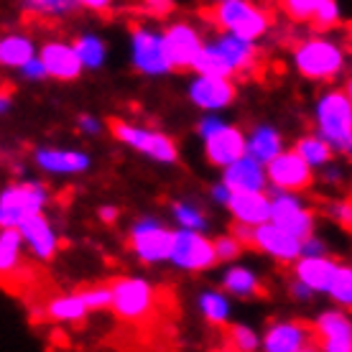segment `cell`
Returning <instances> with one entry per match:
<instances>
[{"label": "cell", "mask_w": 352, "mask_h": 352, "mask_svg": "<svg viewBox=\"0 0 352 352\" xmlns=\"http://www.w3.org/2000/svg\"><path fill=\"white\" fill-rule=\"evenodd\" d=\"M204 18L220 34H235L248 41H258L263 38L273 28L276 18L265 6L256 0H222V3H212V8L204 13Z\"/></svg>", "instance_id": "1"}, {"label": "cell", "mask_w": 352, "mask_h": 352, "mask_svg": "<svg viewBox=\"0 0 352 352\" xmlns=\"http://www.w3.org/2000/svg\"><path fill=\"white\" fill-rule=\"evenodd\" d=\"M291 64L309 82H329L344 69V49L327 36H307L291 49Z\"/></svg>", "instance_id": "2"}, {"label": "cell", "mask_w": 352, "mask_h": 352, "mask_svg": "<svg viewBox=\"0 0 352 352\" xmlns=\"http://www.w3.org/2000/svg\"><path fill=\"white\" fill-rule=\"evenodd\" d=\"M314 131L335 151H347L352 141V100L347 89H327L314 102Z\"/></svg>", "instance_id": "3"}, {"label": "cell", "mask_w": 352, "mask_h": 352, "mask_svg": "<svg viewBox=\"0 0 352 352\" xmlns=\"http://www.w3.org/2000/svg\"><path fill=\"white\" fill-rule=\"evenodd\" d=\"M52 192L41 182H13L0 192V225L18 228L23 220L49 207Z\"/></svg>", "instance_id": "4"}, {"label": "cell", "mask_w": 352, "mask_h": 352, "mask_svg": "<svg viewBox=\"0 0 352 352\" xmlns=\"http://www.w3.org/2000/svg\"><path fill=\"white\" fill-rule=\"evenodd\" d=\"M110 133L123 146L138 151L156 164L171 166L179 161V146L168 138L166 133L156 131V128H146V125L128 123V120H110Z\"/></svg>", "instance_id": "5"}, {"label": "cell", "mask_w": 352, "mask_h": 352, "mask_svg": "<svg viewBox=\"0 0 352 352\" xmlns=\"http://www.w3.org/2000/svg\"><path fill=\"white\" fill-rule=\"evenodd\" d=\"M238 235L243 238L248 248H253L258 253L268 256L276 263L294 265L301 258V243L304 240L291 235L289 230H283L281 225H276L273 220L256 225V228H243L238 225Z\"/></svg>", "instance_id": "6"}, {"label": "cell", "mask_w": 352, "mask_h": 352, "mask_svg": "<svg viewBox=\"0 0 352 352\" xmlns=\"http://www.w3.org/2000/svg\"><path fill=\"white\" fill-rule=\"evenodd\" d=\"M159 304V291L153 289V283L138 276H123L113 281V304L110 309L115 317L123 322H143L146 317L153 314V309Z\"/></svg>", "instance_id": "7"}, {"label": "cell", "mask_w": 352, "mask_h": 352, "mask_svg": "<svg viewBox=\"0 0 352 352\" xmlns=\"http://www.w3.org/2000/svg\"><path fill=\"white\" fill-rule=\"evenodd\" d=\"M174 235H176V230H168L166 225L159 222L156 217H141V220L133 222L131 230H128L133 256L146 265H156V263L171 261Z\"/></svg>", "instance_id": "8"}, {"label": "cell", "mask_w": 352, "mask_h": 352, "mask_svg": "<svg viewBox=\"0 0 352 352\" xmlns=\"http://www.w3.org/2000/svg\"><path fill=\"white\" fill-rule=\"evenodd\" d=\"M171 265L186 273L210 271L214 263H220L214 240H210L202 230L179 228L174 235V250H171Z\"/></svg>", "instance_id": "9"}, {"label": "cell", "mask_w": 352, "mask_h": 352, "mask_svg": "<svg viewBox=\"0 0 352 352\" xmlns=\"http://www.w3.org/2000/svg\"><path fill=\"white\" fill-rule=\"evenodd\" d=\"M131 64L143 77H164L171 69V62L164 49V34L151 26H135L131 31Z\"/></svg>", "instance_id": "10"}, {"label": "cell", "mask_w": 352, "mask_h": 352, "mask_svg": "<svg viewBox=\"0 0 352 352\" xmlns=\"http://www.w3.org/2000/svg\"><path fill=\"white\" fill-rule=\"evenodd\" d=\"M271 202H273V214L271 220L276 225H281L283 230H289L296 238H309L314 235V210L301 199L296 192H281L271 186Z\"/></svg>", "instance_id": "11"}, {"label": "cell", "mask_w": 352, "mask_h": 352, "mask_svg": "<svg viewBox=\"0 0 352 352\" xmlns=\"http://www.w3.org/2000/svg\"><path fill=\"white\" fill-rule=\"evenodd\" d=\"M268 168V184L281 192H307L314 184V166L301 159L296 151H281L273 161L265 164Z\"/></svg>", "instance_id": "12"}, {"label": "cell", "mask_w": 352, "mask_h": 352, "mask_svg": "<svg viewBox=\"0 0 352 352\" xmlns=\"http://www.w3.org/2000/svg\"><path fill=\"white\" fill-rule=\"evenodd\" d=\"M161 34H164V49H166V56L168 62H171V69H194V62H197L199 52L204 49L202 34L192 23H186V21L168 23Z\"/></svg>", "instance_id": "13"}, {"label": "cell", "mask_w": 352, "mask_h": 352, "mask_svg": "<svg viewBox=\"0 0 352 352\" xmlns=\"http://www.w3.org/2000/svg\"><path fill=\"white\" fill-rule=\"evenodd\" d=\"M186 92H189L192 105H197L204 113L228 110L238 97V87L232 85V77H214V74H197V72Z\"/></svg>", "instance_id": "14"}, {"label": "cell", "mask_w": 352, "mask_h": 352, "mask_svg": "<svg viewBox=\"0 0 352 352\" xmlns=\"http://www.w3.org/2000/svg\"><path fill=\"white\" fill-rule=\"evenodd\" d=\"M263 350L268 352H309L317 350L314 327L304 322H273L263 332Z\"/></svg>", "instance_id": "15"}, {"label": "cell", "mask_w": 352, "mask_h": 352, "mask_svg": "<svg viewBox=\"0 0 352 352\" xmlns=\"http://www.w3.org/2000/svg\"><path fill=\"white\" fill-rule=\"evenodd\" d=\"M204 143V156L212 166L225 168L232 161H238L240 156L248 153V135L240 131L238 125L222 123L220 128H214L210 135L202 138Z\"/></svg>", "instance_id": "16"}, {"label": "cell", "mask_w": 352, "mask_h": 352, "mask_svg": "<svg viewBox=\"0 0 352 352\" xmlns=\"http://www.w3.org/2000/svg\"><path fill=\"white\" fill-rule=\"evenodd\" d=\"M314 335H317V350L324 352H352V319L347 311L340 309H327L314 322Z\"/></svg>", "instance_id": "17"}, {"label": "cell", "mask_w": 352, "mask_h": 352, "mask_svg": "<svg viewBox=\"0 0 352 352\" xmlns=\"http://www.w3.org/2000/svg\"><path fill=\"white\" fill-rule=\"evenodd\" d=\"M38 56L44 59L46 72H49V77H52V80L74 82V80H80L82 72H85V64H82L80 54H77L74 44L62 41V38L44 41L41 49H38Z\"/></svg>", "instance_id": "18"}, {"label": "cell", "mask_w": 352, "mask_h": 352, "mask_svg": "<svg viewBox=\"0 0 352 352\" xmlns=\"http://www.w3.org/2000/svg\"><path fill=\"white\" fill-rule=\"evenodd\" d=\"M34 164L49 176H77L89 168V156L80 148L41 146L34 151Z\"/></svg>", "instance_id": "19"}, {"label": "cell", "mask_w": 352, "mask_h": 352, "mask_svg": "<svg viewBox=\"0 0 352 352\" xmlns=\"http://www.w3.org/2000/svg\"><path fill=\"white\" fill-rule=\"evenodd\" d=\"M21 235L26 240V250L36 261H54L56 253H59V235L54 230L52 220L46 217L44 212L41 214H34L18 225Z\"/></svg>", "instance_id": "20"}, {"label": "cell", "mask_w": 352, "mask_h": 352, "mask_svg": "<svg viewBox=\"0 0 352 352\" xmlns=\"http://www.w3.org/2000/svg\"><path fill=\"white\" fill-rule=\"evenodd\" d=\"M222 182L232 189V192H265L268 186V168L263 161H258L256 156H240L238 161H232L230 166L222 168Z\"/></svg>", "instance_id": "21"}, {"label": "cell", "mask_w": 352, "mask_h": 352, "mask_svg": "<svg viewBox=\"0 0 352 352\" xmlns=\"http://www.w3.org/2000/svg\"><path fill=\"white\" fill-rule=\"evenodd\" d=\"M228 212L232 214L235 225L256 228L271 220L273 202L265 192H232L228 202Z\"/></svg>", "instance_id": "22"}, {"label": "cell", "mask_w": 352, "mask_h": 352, "mask_svg": "<svg viewBox=\"0 0 352 352\" xmlns=\"http://www.w3.org/2000/svg\"><path fill=\"white\" fill-rule=\"evenodd\" d=\"M337 265L340 263L329 256H301L291 271H294V278L304 281L314 294H327L337 273Z\"/></svg>", "instance_id": "23"}, {"label": "cell", "mask_w": 352, "mask_h": 352, "mask_svg": "<svg viewBox=\"0 0 352 352\" xmlns=\"http://www.w3.org/2000/svg\"><path fill=\"white\" fill-rule=\"evenodd\" d=\"M217 44L222 46V52L228 54L230 64L235 67V74H248L258 67V41H248V38H240L235 34H220L217 36Z\"/></svg>", "instance_id": "24"}, {"label": "cell", "mask_w": 352, "mask_h": 352, "mask_svg": "<svg viewBox=\"0 0 352 352\" xmlns=\"http://www.w3.org/2000/svg\"><path fill=\"white\" fill-rule=\"evenodd\" d=\"M222 289L228 291L232 299H253L258 296L263 286H261V276H258L253 268H248V265H230L228 271L222 273Z\"/></svg>", "instance_id": "25"}, {"label": "cell", "mask_w": 352, "mask_h": 352, "mask_svg": "<svg viewBox=\"0 0 352 352\" xmlns=\"http://www.w3.org/2000/svg\"><path fill=\"white\" fill-rule=\"evenodd\" d=\"M283 151V135L278 128H273V125H253L250 133H248V153L250 156H256L258 161H273L278 153Z\"/></svg>", "instance_id": "26"}, {"label": "cell", "mask_w": 352, "mask_h": 352, "mask_svg": "<svg viewBox=\"0 0 352 352\" xmlns=\"http://www.w3.org/2000/svg\"><path fill=\"white\" fill-rule=\"evenodd\" d=\"M87 311H92L85 299V294L77 291V294H62L46 304V317L52 322H62V324H74V322H82L87 317Z\"/></svg>", "instance_id": "27"}, {"label": "cell", "mask_w": 352, "mask_h": 352, "mask_svg": "<svg viewBox=\"0 0 352 352\" xmlns=\"http://www.w3.org/2000/svg\"><path fill=\"white\" fill-rule=\"evenodd\" d=\"M36 54L38 49H36L34 38L26 34H6L0 38V64L6 69H21Z\"/></svg>", "instance_id": "28"}, {"label": "cell", "mask_w": 352, "mask_h": 352, "mask_svg": "<svg viewBox=\"0 0 352 352\" xmlns=\"http://www.w3.org/2000/svg\"><path fill=\"white\" fill-rule=\"evenodd\" d=\"M197 307L204 322L212 327L230 324V294L225 289H207L197 296Z\"/></svg>", "instance_id": "29"}, {"label": "cell", "mask_w": 352, "mask_h": 352, "mask_svg": "<svg viewBox=\"0 0 352 352\" xmlns=\"http://www.w3.org/2000/svg\"><path fill=\"white\" fill-rule=\"evenodd\" d=\"M192 72H197V74H214V77H235V67L230 64L228 54L222 52L217 38L204 41V49L197 56Z\"/></svg>", "instance_id": "30"}, {"label": "cell", "mask_w": 352, "mask_h": 352, "mask_svg": "<svg viewBox=\"0 0 352 352\" xmlns=\"http://www.w3.org/2000/svg\"><path fill=\"white\" fill-rule=\"evenodd\" d=\"M23 248H26V240L21 235V230L3 228V232H0V271H3V276L18 271L21 258H23Z\"/></svg>", "instance_id": "31"}, {"label": "cell", "mask_w": 352, "mask_h": 352, "mask_svg": "<svg viewBox=\"0 0 352 352\" xmlns=\"http://www.w3.org/2000/svg\"><path fill=\"white\" fill-rule=\"evenodd\" d=\"M294 151H296L307 164H311L314 168L327 166V164H332V159H335V148H332L319 133L301 135L299 141L294 143Z\"/></svg>", "instance_id": "32"}, {"label": "cell", "mask_w": 352, "mask_h": 352, "mask_svg": "<svg viewBox=\"0 0 352 352\" xmlns=\"http://www.w3.org/2000/svg\"><path fill=\"white\" fill-rule=\"evenodd\" d=\"M74 49L80 54L85 69H102L107 62V44L97 34H80L74 41Z\"/></svg>", "instance_id": "33"}, {"label": "cell", "mask_w": 352, "mask_h": 352, "mask_svg": "<svg viewBox=\"0 0 352 352\" xmlns=\"http://www.w3.org/2000/svg\"><path fill=\"white\" fill-rule=\"evenodd\" d=\"M21 8L38 18H67L80 8L77 0H21Z\"/></svg>", "instance_id": "34"}, {"label": "cell", "mask_w": 352, "mask_h": 352, "mask_svg": "<svg viewBox=\"0 0 352 352\" xmlns=\"http://www.w3.org/2000/svg\"><path fill=\"white\" fill-rule=\"evenodd\" d=\"M171 217L176 220L179 228L186 230H202V232H207V228H210V220H207L204 210L194 202H174L171 204Z\"/></svg>", "instance_id": "35"}, {"label": "cell", "mask_w": 352, "mask_h": 352, "mask_svg": "<svg viewBox=\"0 0 352 352\" xmlns=\"http://www.w3.org/2000/svg\"><path fill=\"white\" fill-rule=\"evenodd\" d=\"M327 296L335 301L337 307L350 309L352 311V265L340 263L337 265V273L332 278V286L327 291Z\"/></svg>", "instance_id": "36"}, {"label": "cell", "mask_w": 352, "mask_h": 352, "mask_svg": "<svg viewBox=\"0 0 352 352\" xmlns=\"http://www.w3.org/2000/svg\"><path fill=\"white\" fill-rule=\"evenodd\" d=\"M228 347L240 352H253L258 347H263V335H258L253 327L248 324H228Z\"/></svg>", "instance_id": "37"}, {"label": "cell", "mask_w": 352, "mask_h": 352, "mask_svg": "<svg viewBox=\"0 0 352 352\" xmlns=\"http://www.w3.org/2000/svg\"><path fill=\"white\" fill-rule=\"evenodd\" d=\"M322 3L324 0H278V6L291 21H296V23H311V18L322 8Z\"/></svg>", "instance_id": "38"}, {"label": "cell", "mask_w": 352, "mask_h": 352, "mask_svg": "<svg viewBox=\"0 0 352 352\" xmlns=\"http://www.w3.org/2000/svg\"><path fill=\"white\" fill-rule=\"evenodd\" d=\"M214 248H217V258H220L222 263H232V261L240 258L245 243H243V238L235 232V235H220V238L214 240Z\"/></svg>", "instance_id": "39"}, {"label": "cell", "mask_w": 352, "mask_h": 352, "mask_svg": "<svg viewBox=\"0 0 352 352\" xmlns=\"http://www.w3.org/2000/svg\"><path fill=\"white\" fill-rule=\"evenodd\" d=\"M324 214L340 228L352 230V199H332L324 204Z\"/></svg>", "instance_id": "40"}, {"label": "cell", "mask_w": 352, "mask_h": 352, "mask_svg": "<svg viewBox=\"0 0 352 352\" xmlns=\"http://www.w3.org/2000/svg\"><path fill=\"white\" fill-rule=\"evenodd\" d=\"M337 23H340V6H337V0H324L322 8L311 18V26L319 28V31H329Z\"/></svg>", "instance_id": "41"}, {"label": "cell", "mask_w": 352, "mask_h": 352, "mask_svg": "<svg viewBox=\"0 0 352 352\" xmlns=\"http://www.w3.org/2000/svg\"><path fill=\"white\" fill-rule=\"evenodd\" d=\"M89 309H110L113 304V286H89L82 291Z\"/></svg>", "instance_id": "42"}, {"label": "cell", "mask_w": 352, "mask_h": 352, "mask_svg": "<svg viewBox=\"0 0 352 352\" xmlns=\"http://www.w3.org/2000/svg\"><path fill=\"white\" fill-rule=\"evenodd\" d=\"M21 77L23 80H28V82H41V80H46L49 77V72H46V64H44V59L36 54L34 59H28L23 67H21Z\"/></svg>", "instance_id": "43"}, {"label": "cell", "mask_w": 352, "mask_h": 352, "mask_svg": "<svg viewBox=\"0 0 352 352\" xmlns=\"http://www.w3.org/2000/svg\"><path fill=\"white\" fill-rule=\"evenodd\" d=\"M141 6H143V10L146 13H151V16H159V18H164V16H168L171 10H174V0H141Z\"/></svg>", "instance_id": "44"}, {"label": "cell", "mask_w": 352, "mask_h": 352, "mask_svg": "<svg viewBox=\"0 0 352 352\" xmlns=\"http://www.w3.org/2000/svg\"><path fill=\"white\" fill-rule=\"evenodd\" d=\"M342 168L335 166V164H327V166L319 168V182L322 184H329V186H337V184H342Z\"/></svg>", "instance_id": "45"}, {"label": "cell", "mask_w": 352, "mask_h": 352, "mask_svg": "<svg viewBox=\"0 0 352 352\" xmlns=\"http://www.w3.org/2000/svg\"><path fill=\"white\" fill-rule=\"evenodd\" d=\"M301 256H327L324 240H319L317 235H309L301 243Z\"/></svg>", "instance_id": "46"}, {"label": "cell", "mask_w": 352, "mask_h": 352, "mask_svg": "<svg viewBox=\"0 0 352 352\" xmlns=\"http://www.w3.org/2000/svg\"><path fill=\"white\" fill-rule=\"evenodd\" d=\"M210 197H212V202H217V204H222V207H228L230 197H232V189H230V186L220 179L217 184L210 186Z\"/></svg>", "instance_id": "47"}, {"label": "cell", "mask_w": 352, "mask_h": 352, "mask_svg": "<svg viewBox=\"0 0 352 352\" xmlns=\"http://www.w3.org/2000/svg\"><path fill=\"white\" fill-rule=\"evenodd\" d=\"M289 294H291V299H296V301H309L311 296H314V291L309 289L304 281H299V278H291Z\"/></svg>", "instance_id": "48"}, {"label": "cell", "mask_w": 352, "mask_h": 352, "mask_svg": "<svg viewBox=\"0 0 352 352\" xmlns=\"http://www.w3.org/2000/svg\"><path fill=\"white\" fill-rule=\"evenodd\" d=\"M80 3V8H85V10H92V13H110L113 10V3L115 0H77Z\"/></svg>", "instance_id": "49"}, {"label": "cell", "mask_w": 352, "mask_h": 352, "mask_svg": "<svg viewBox=\"0 0 352 352\" xmlns=\"http://www.w3.org/2000/svg\"><path fill=\"white\" fill-rule=\"evenodd\" d=\"M80 131L85 133V135H97V133L102 131V123L97 120L95 115H80Z\"/></svg>", "instance_id": "50"}, {"label": "cell", "mask_w": 352, "mask_h": 352, "mask_svg": "<svg viewBox=\"0 0 352 352\" xmlns=\"http://www.w3.org/2000/svg\"><path fill=\"white\" fill-rule=\"evenodd\" d=\"M97 214H100V220L105 222V225H113V222L118 220V207L105 204V207H100V210H97Z\"/></svg>", "instance_id": "51"}, {"label": "cell", "mask_w": 352, "mask_h": 352, "mask_svg": "<svg viewBox=\"0 0 352 352\" xmlns=\"http://www.w3.org/2000/svg\"><path fill=\"white\" fill-rule=\"evenodd\" d=\"M8 105H10L8 95H3V100H0V110H3V113H8Z\"/></svg>", "instance_id": "52"}, {"label": "cell", "mask_w": 352, "mask_h": 352, "mask_svg": "<svg viewBox=\"0 0 352 352\" xmlns=\"http://www.w3.org/2000/svg\"><path fill=\"white\" fill-rule=\"evenodd\" d=\"M344 89H347V95H350V100H352V80H347V85H344Z\"/></svg>", "instance_id": "53"}, {"label": "cell", "mask_w": 352, "mask_h": 352, "mask_svg": "<svg viewBox=\"0 0 352 352\" xmlns=\"http://www.w3.org/2000/svg\"><path fill=\"white\" fill-rule=\"evenodd\" d=\"M344 153H347V159L352 161V141H350V146H347V151H344Z\"/></svg>", "instance_id": "54"}, {"label": "cell", "mask_w": 352, "mask_h": 352, "mask_svg": "<svg viewBox=\"0 0 352 352\" xmlns=\"http://www.w3.org/2000/svg\"><path fill=\"white\" fill-rule=\"evenodd\" d=\"M212 3H222V0H212Z\"/></svg>", "instance_id": "55"}]
</instances>
